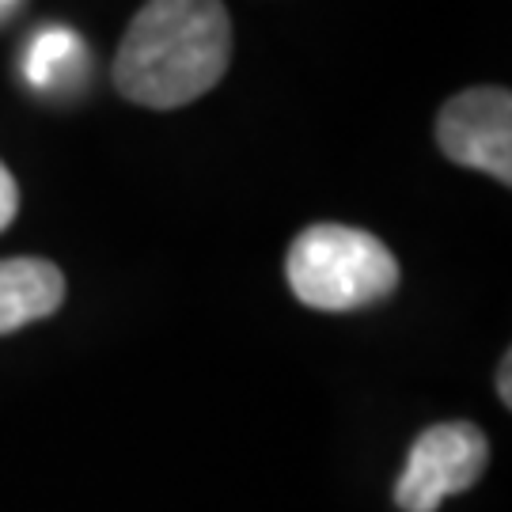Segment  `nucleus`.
Returning <instances> with one entry per match:
<instances>
[{
  "instance_id": "nucleus-3",
  "label": "nucleus",
  "mask_w": 512,
  "mask_h": 512,
  "mask_svg": "<svg viewBox=\"0 0 512 512\" xmlns=\"http://www.w3.org/2000/svg\"><path fill=\"white\" fill-rule=\"evenodd\" d=\"M490 463V440L471 421H444L425 429L410 456L399 482L395 505L403 512H437L452 494L471 490Z\"/></svg>"
},
{
  "instance_id": "nucleus-9",
  "label": "nucleus",
  "mask_w": 512,
  "mask_h": 512,
  "mask_svg": "<svg viewBox=\"0 0 512 512\" xmlns=\"http://www.w3.org/2000/svg\"><path fill=\"white\" fill-rule=\"evenodd\" d=\"M16 4H19V0H0V19L8 16V12H12V8H16Z\"/></svg>"
},
{
  "instance_id": "nucleus-7",
  "label": "nucleus",
  "mask_w": 512,
  "mask_h": 512,
  "mask_svg": "<svg viewBox=\"0 0 512 512\" xmlns=\"http://www.w3.org/2000/svg\"><path fill=\"white\" fill-rule=\"evenodd\" d=\"M16 213H19V186L12 179V171L0 164V232L16 220Z\"/></svg>"
},
{
  "instance_id": "nucleus-4",
  "label": "nucleus",
  "mask_w": 512,
  "mask_h": 512,
  "mask_svg": "<svg viewBox=\"0 0 512 512\" xmlns=\"http://www.w3.org/2000/svg\"><path fill=\"white\" fill-rule=\"evenodd\" d=\"M437 141L448 160L512 183V95L505 88H471L448 99L437 118Z\"/></svg>"
},
{
  "instance_id": "nucleus-1",
  "label": "nucleus",
  "mask_w": 512,
  "mask_h": 512,
  "mask_svg": "<svg viewBox=\"0 0 512 512\" xmlns=\"http://www.w3.org/2000/svg\"><path fill=\"white\" fill-rule=\"evenodd\" d=\"M232 23L220 0H148L114 57L118 92L152 110L186 107L228 73Z\"/></svg>"
},
{
  "instance_id": "nucleus-5",
  "label": "nucleus",
  "mask_w": 512,
  "mask_h": 512,
  "mask_svg": "<svg viewBox=\"0 0 512 512\" xmlns=\"http://www.w3.org/2000/svg\"><path fill=\"white\" fill-rule=\"evenodd\" d=\"M65 300V277L46 258H0V334L54 315Z\"/></svg>"
},
{
  "instance_id": "nucleus-2",
  "label": "nucleus",
  "mask_w": 512,
  "mask_h": 512,
  "mask_svg": "<svg viewBox=\"0 0 512 512\" xmlns=\"http://www.w3.org/2000/svg\"><path fill=\"white\" fill-rule=\"evenodd\" d=\"M285 277L300 304L357 311L380 304L399 285V262L376 236L346 224H311L289 247Z\"/></svg>"
},
{
  "instance_id": "nucleus-6",
  "label": "nucleus",
  "mask_w": 512,
  "mask_h": 512,
  "mask_svg": "<svg viewBox=\"0 0 512 512\" xmlns=\"http://www.w3.org/2000/svg\"><path fill=\"white\" fill-rule=\"evenodd\" d=\"M73 65H84V42L69 31V27H42L27 54H23V76L31 88H54L57 80H65V73Z\"/></svg>"
},
{
  "instance_id": "nucleus-8",
  "label": "nucleus",
  "mask_w": 512,
  "mask_h": 512,
  "mask_svg": "<svg viewBox=\"0 0 512 512\" xmlns=\"http://www.w3.org/2000/svg\"><path fill=\"white\" fill-rule=\"evenodd\" d=\"M509 376H512V357L505 353V361H501V376H497V391H501V403L512 406V384H509Z\"/></svg>"
}]
</instances>
